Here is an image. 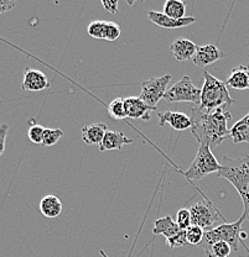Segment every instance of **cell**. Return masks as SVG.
I'll use <instances>...</instances> for the list:
<instances>
[{
	"label": "cell",
	"instance_id": "29",
	"mask_svg": "<svg viewBox=\"0 0 249 257\" xmlns=\"http://www.w3.org/2000/svg\"><path fill=\"white\" fill-rule=\"evenodd\" d=\"M120 32H122V29L118 25L117 23H107L106 25V32H104V40L107 41H116L118 37L120 36Z\"/></svg>",
	"mask_w": 249,
	"mask_h": 257
},
{
	"label": "cell",
	"instance_id": "26",
	"mask_svg": "<svg viewBox=\"0 0 249 257\" xmlns=\"http://www.w3.org/2000/svg\"><path fill=\"white\" fill-rule=\"evenodd\" d=\"M106 21L102 20H97L93 21L88 25L87 32L91 37L93 39H98V40H104V32H106Z\"/></svg>",
	"mask_w": 249,
	"mask_h": 257
},
{
	"label": "cell",
	"instance_id": "7",
	"mask_svg": "<svg viewBox=\"0 0 249 257\" xmlns=\"http://www.w3.org/2000/svg\"><path fill=\"white\" fill-rule=\"evenodd\" d=\"M191 211L192 225L199 226L201 229L212 227L217 223H226V219L221 215L217 208L207 199L197 202L196 204L190 208Z\"/></svg>",
	"mask_w": 249,
	"mask_h": 257
},
{
	"label": "cell",
	"instance_id": "18",
	"mask_svg": "<svg viewBox=\"0 0 249 257\" xmlns=\"http://www.w3.org/2000/svg\"><path fill=\"white\" fill-rule=\"evenodd\" d=\"M180 231L181 229L179 227L178 223L175 220H173V218L170 215H166L164 218L157 219L155 221L154 227H152V234L164 235L166 239H170V237L175 236Z\"/></svg>",
	"mask_w": 249,
	"mask_h": 257
},
{
	"label": "cell",
	"instance_id": "2",
	"mask_svg": "<svg viewBox=\"0 0 249 257\" xmlns=\"http://www.w3.org/2000/svg\"><path fill=\"white\" fill-rule=\"evenodd\" d=\"M217 176L227 179L237 189L244 205L243 214L249 220V155H245L243 159H231L224 156L223 163L221 165V170L217 172Z\"/></svg>",
	"mask_w": 249,
	"mask_h": 257
},
{
	"label": "cell",
	"instance_id": "28",
	"mask_svg": "<svg viewBox=\"0 0 249 257\" xmlns=\"http://www.w3.org/2000/svg\"><path fill=\"white\" fill-rule=\"evenodd\" d=\"M166 243L170 248H176V247H183V246L189 245L186 239V230H181L179 234H176L175 236L170 237V239H166Z\"/></svg>",
	"mask_w": 249,
	"mask_h": 257
},
{
	"label": "cell",
	"instance_id": "8",
	"mask_svg": "<svg viewBox=\"0 0 249 257\" xmlns=\"http://www.w3.org/2000/svg\"><path fill=\"white\" fill-rule=\"evenodd\" d=\"M171 79H173L171 74H165V76L157 77V78L152 77L148 80H144L141 83V93L139 98L152 109H156L157 103L164 98Z\"/></svg>",
	"mask_w": 249,
	"mask_h": 257
},
{
	"label": "cell",
	"instance_id": "33",
	"mask_svg": "<svg viewBox=\"0 0 249 257\" xmlns=\"http://www.w3.org/2000/svg\"><path fill=\"white\" fill-rule=\"evenodd\" d=\"M15 5H17V3L13 2V0H0V14L10 12Z\"/></svg>",
	"mask_w": 249,
	"mask_h": 257
},
{
	"label": "cell",
	"instance_id": "22",
	"mask_svg": "<svg viewBox=\"0 0 249 257\" xmlns=\"http://www.w3.org/2000/svg\"><path fill=\"white\" fill-rule=\"evenodd\" d=\"M108 114L109 116L114 120L125 119V117H127V111H125L124 99L122 98L113 99L108 105Z\"/></svg>",
	"mask_w": 249,
	"mask_h": 257
},
{
	"label": "cell",
	"instance_id": "5",
	"mask_svg": "<svg viewBox=\"0 0 249 257\" xmlns=\"http://www.w3.org/2000/svg\"><path fill=\"white\" fill-rule=\"evenodd\" d=\"M219 170H221V163L212 154V150L207 145H200L194 162L191 163L189 170L185 171L184 176L192 181H199L211 173L217 175Z\"/></svg>",
	"mask_w": 249,
	"mask_h": 257
},
{
	"label": "cell",
	"instance_id": "10",
	"mask_svg": "<svg viewBox=\"0 0 249 257\" xmlns=\"http://www.w3.org/2000/svg\"><path fill=\"white\" fill-rule=\"evenodd\" d=\"M226 56V53L222 52L216 45H206V46H197V51L195 53L192 62L195 66L201 67H207L208 64H212L217 62V61L222 60Z\"/></svg>",
	"mask_w": 249,
	"mask_h": 257
},
{
	"label": "cell",
	"instance_id": "6",
	"mask_svg": "<svg viewBox=\"0 0 249 257\" xmlns=\"http://www.w3.org/2000/svg\"><path fill=\"white\" fill-rule=\"evenodd\" d=\"M164 99L169 103H192L194 105H199L201 89L194 84L189 76H184L170 89L166 90Z\"/></svg>",
	"mask_w": 249,
	"mask_h": 257
},
{
	"label": "cell",
	"instance_id": "23",
	"mask_svg": "<svg viewBox=\"0 0 249 257\" xmlns=\"http://www.w3.org/2000/svg\"><path fill=\"white\" fill-rule=\"evenodd\" d=\"M205 252L208 257H228L232 252V247L224 241H218L206 248Z\"/></svg>",
	"mask_w": 249,
	"mask_h": 257
},
{
	"label": "cell",
	"instance_id": "21",
	"mask_svg": "<svg viewBox=\"0 0 249 257\" xmlns=\"http://www.w3.org/2000/svg\"><path fill=\"white\" fill-rule=\"evenodd\" d=\"M186 13V4L181 0H168L164 4V14L175 20H180L185 18Z\"/></svg>",
	"mask_w": 249,
	"mask_h": 257
},
{
	"label": "cell",
	"instance_id": "15",
	"mask_svg": "<svg viewBox=\"0 0 249 257\" xmlns=\"http://www.w3.org/2000/svg\"><path fill=\"white\" fill-rule=\"evenodd\" d=\"M133 144V139L128 138L124 133L120 131L108 130L104 135L103 141L100 145V151H113V150H120L124 145Z\"/></svg>",
	"mask_w": 249,
	"mask_h": 257
},
{
	"label": "cell",
	"instance_id": "13",
	"mask_svg": "<svg viewBox=\"0 0 249 257\" xmlns=\"http://www.w3.org/2000/svg\"><path fill=\"white\" fill-rule=\"evenodd\" d=\"M125 103V111H127V117L130 119H141L149 121L150 120V112L154 111L151 106L144 103L139 96H129V98L124 99Z\"/></svg>",
	"mask_w": 249,
	"mask_h": 257
},
{
	"label": "cell",
	"instance_id": "24",
	"mask_svg": "<svg viewBox=\"0 0 249 257\" xmlns=\"http://www.w3.org/2000/svg\"><path fill=\"white\" fill-rule=\"evenodd\" d=\"M63 138V131L61 128H51L45 127L44 138H42V144L44 146L50 147L56 145L60 141V139Z\"/></svg>",
	"mask_w": 249,
	"mask_h": 257
},
{
	"label": "cell",
	"instance_id": "11",
	"mask_svg": "<svg viewBox=\"0 0 249 257\" xmlns=\"http://www.w3.org/2000/svg\"><path fill=\"white\" fill-rule=\"evenodd\" d=\"M148 18L151 23H154L155 25L160 26L162 29H180V28H186V26L192 25L197 21L196 18H192V16H185L184 19L180 20H175V19H171L169 16H166L164 13H157V12H148Z\"/></svg>",
	"mask_w": 249,
	"mask_h": 257
},
{
	"label": "cell",
	"instance_id": "12",
	"mask_svg": "<svg viewBox=\"0 0 249 257\" xmlns=\"http://www.w3.org/2000/svg\"><path fill=\"white\" fill-rule=\"evenodd\" d=\"M159 125L164 126L165 124L171 125V127L176 131H184L191 128L192 120L189 115L179 111H164L157 114Z\"/></svg>",
	"mask_w": 249,
	"mask_h": 257
},
{
	"label": "cell",
	"instance_id": "9",
	"mask_svg": "<svg viewBox=\"0 0 249 257\" xmlns=\"http://www.w3.org/2000/svg\"><path fill=\"white\" fill-rule=\"evenodd\" d=\"M49 87L50 80L44 72L33 68L25 69L21 89L28 90V92H42Z\"/></svg>",
	"mask_w": 249,
	"mask_h": 257
},
{
	"label": "cell",
	"instance_id": "19",
	"mask_svg": "<svg viewBox=\"0 0 249 257\" xmlns=\"http://www.w3.org/2000/svg\"><path fill=\"white\" fill-rule=\"evenodd\" d=\"M63 205L56 195H46L40 202V211L44 216L49 219L57 218L62 213Z\"/></svg>",
	"mask_w": 249,
	"mask_h": 257
},
{
	"label": "cell",
	"instance_id": "34",
	"mask_svg": "<svg viewBox=\"0 0 249 257\" xmlns=\"http://www.w3.org/2000/svg\"><path fill=\"white\" fill-rule=\"evenodd\" d=\"M100 253H101V256H102V257H108V255H107V253L104 252L103 250H101V251H100Z\"/></svg>",
	"mask_w": 249,
	"mask_h": 257
},
{
	"label": "cell",
	"instance_id": "25",
	"mask_svg": "<svg viewBox=\"0 0 249 257\" xmlns=\"http://www.w3.org/2000/svg\"><path fill=\"white\" fill-rule=\"evenodd\" d=\"M203 235H205L203 229H201L199 226H195V225H191L186 230V239L189 245H201L203 240Z\"/></svg>",
	"mask_w": 249,
	"mask_h": 257
},
{
	"label": "cell",
	"instance_id": "32",
	"mask_svg": "<svg viewBox=\"0 0 249 257\" xmlns=\"http://www.w3.org/2000/svg\"><path fill=\"white\" fill-rule=\"evenodd\" d=\"M102 7L109 13V14H118V2L117 0H102Z\"/></svg>",
	"mask_w": 249,
	"mask_h": 257
},
{
	"label": "cell",
	"instance_id": "16",
	"mask_svg": "<svg viewBox=\"0 0 249 257\" xmlns=\"http://www.w3.org/2000/svg\"><path fill=\"white\" fill-rule=\"evenodd\" d=\"M107 125L104 122H95V124L85 125L82 127V140L87 145H98L100 146L103 141L107 130Z\"/></svg>",
	"mask_w": 249,
	"mask_h": 257
},
{
	"label": "cell",
	"instance_id": "27",
	"mask_svg": "<svg viewBox=\"0 0 249 257\" xmlns=\"http://www.w3.org/2000/svg\"><path fill=\"white\" fill-rule=\"evenodd\" d=\"M176 223L181 230H187L192 225L191 221V211L190 209L181 208L176 214Z\"/></svg>",
	"mask_w": 249,
	"mask_h": 257
},
{
	"label": "cell",
	"instance_id": "4",
	"mask_svg": "<svg viewBox=\"0 0 249 257\" xmlns=\"http://www.w3.org/2000/svg\"><path fill=\"white\" fill-rule=\"evenodd\" d=\"M247 216L242 214L239 219L235 223H224L218 225V226L213 227V229H208L205 231L203 235V240L201 242V246L203 250L210 247L215 242L218 241H224L228 245H231L233 251L239 250V241H240V234H242V224Z\"/></svg>",
	"mask_w": 249,
	"mask_h": 257
},
{
	"label": "cell",
	"instance_id": "30",
	"mask_svg": "<svg viewBox=\"0 0 249 257\" xmlns=\"http://www.w3.org/2000/svg\"><path fill=\"white\" fill-rule=\"evenodd\" d=\"M45 127H42L39 124H33L29 128V139L34 144H42V138H44Z\"/></svg>",
	"mask_w": 249,
	"mask_h": 257
},
{
	"label": "cell",
	"instance_id": "17",
	"mask_svg": "<svg viewBox=\"0 0 249 257\" xmlns=\"http://www.w3.org/2000/svg\"><path fill=\"white\" fill-rule=\"evenodd\" d=\"M224 83L227 87H231L233 89H249V64L235 67Z\"/></svg>",
	"mask_w": 249,
	"mask_h": 257
},
{
	"label": "cell",
	"instance_id": "3",
	"mask_svg": "<svg viewBox=\"0 0 249 257\" xmlns=\"http://www.w3.org/2000/svg\"><path fill=\"white\" fill-rule=\"evenodd\" d=\"M234 103L227 89L226 83L216 78L215 76L203 72V85L201 89V100L197 108L203 111H213L221 106H229Z\"/></svg>",
	"mask_w": 249,
	"mask_h": 257
},
{
	"label": "cell",
	"instance_id": "1",
	"mask_svg": "<svg viewBox=\"0 0 249 257\" xmlns=\"http://www.w3.org/2000/svg\"><path fill=\"white\" fill-rule=\"evenodd\" d=\"M190 117L192 120V135L200 145H207L210 149L219 146L227 138H231V128L228 121L232 114L228 106H221L213 111H203L196 105L190 109Z\"/></svg>",
	"mask_w": 249,
	"mask_h": 257
},
{
	"label": "cell",
	"instance_id": "31",
	"mask_svg": "<svg viewBox=\"0 0 249 257\" xmlns=\"http://www.w3.org/2000/svg\"><path fill=\"white\" fill-rule=\"evenodd\" d=\"M8 131H9V125H0V156H2L5 151V141H7Z\"/></svg>",
	"mask_w": 249,
	"mask_h": 257
},
{
	"label": "cell",
	"instance_id": "20",
	"mask_svg": "<svg viewBox=\"0 0 249 257\" xmlns=\"http://www.w3.org/2000/svg\"><path fill=\"white\" fill-rule=\"evenodd\" d=\"M231 139L234 144L249 143V112L233 125L231 128Z\"/></svg>",
	"mask_w": 249,
	"mask_h": 257
},
{
	"label": "cell",
	"instance_id": "14",
	"mask_svg": "<svg viewBox=\"0 0 249 257\" xmlns=\"http://www.w3.org/2000/svg\"><path fill=\"white\" fill-rule=\"evenodd\" d=\"M171 52H173L174 57L179 61V62H186V61L192 60L197 51L196 44L187 39H176L175 41L171 44L170 46Z\"/></svg>",
	"mask_w": 249,
	"mask_h": 257
}]
</instances>
